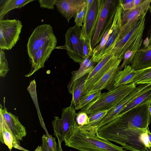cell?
Masks as SVG:
<instances>
[{
  "mask_svg": "<svg viewBox=\"0 0 151 151\" xmlns=\"http://www.w3.org/2000/svg\"><path fill=\"white\" fill-rule=\"evenodd\" d=\"M147 129L138 128L118 115L96 131V134L130 151H151Z\"/></svg>",
  "mask_w": 151,
  "mask_h": 151,
  "instance_id": "cell-1",
  "label": "cell"
},
{
  "mask_svg": "<svg viewBox=\"0 0 151 151\" xmlns=\"http://www.w3.org/2000/svg\"><path fill=\"white\" fill-rule=\"evenodd\" d=\"M65 145L80 151H126L110 141L80 128L77 124L65 136Z\"/></svg>",
  "mask_w": 151,
  "mask_h": 151,
  "instance_id": "cell-2",
  "label": "cell"
},
{
  "mask_svg": "<svg viewBox=\"0 0 151 151\" xmlns=\"http://www.w3.org/2000/svg\"><path fill=\"white\" fill-rule=\"evenodd\" d=\"M147 13L137 19L129 31L119 40L110 54L123 60L125 53L128 51L134 56L142 46Z\"/></svg>",
  "mask_w": 151,
  "mask_h": 151,
  "instance_id": "cell-3",
  "label": "cell"
},
{
  "mask_svg": "<svg viewBox=\"0 0 151 151\" xmlns=\"http://www.w3.org/2000/svg\"><path fill=\"white\" fill-rule=\"evenodd\" d=\"M137 85L132 83L101 93L96 101L86 109L80 110L78 113L83 112L87 114H91L100 111L109 110L132 92Z\"/></svg>",
  "mask_w": 151,
  "mask_h": 151,
  "instance_id": "cell-4",
  "label": "cell"
},
{
  "mask_svg": "<svg viewBox=\"0 0 151 151\" xmlns=\"http://www.w3.org/2000/svg\"><path fill=\"white\" fill-rule=\"evenodd\" d=\"M22 27L19 19L0 20V49L9 50L14 46L19 39Z\"/></svg>",
  "mask_w": 151,
  "mask_h": 151,
  "instance_id": "cell-5",
  "label": "cell"
},
{
  "mask_svg": "<svg viewBox=\"0 0 151 151\" xmlns=\"http://www.w3.org/2000/svg\"><path fill=\"white\" fill-rule=\"evenodd\" d=\"M81 30V27L76 25L70 27L65 35V45L59 47L66 50L69 57L75 62L79 63L86 59L83 51V41L80 39Z\"/></svg>",
  "mask_w": 151,
  "mask_h": 151,
  "instance_id": "cell-6",
  "label": "cell"
},
{
  "mask_svg": "<svg viewBox=\"0 0 151 151\" xmlns=\"http://www.w3.org/2000/svg\"><path fill=\"white\" fill-rule=\"evenodd\" d=\"M111 25L112 32L107 42L99 53L94 57L91 58V60L99 63L106 56L110 54L120 38L122 29L121 16L122 8L121 0H118Z\"/></svg>",
  "mask_w": 151,
  "mask_h": 151,
  "instance_id": "cell-7",
  "label": "cell"
},
{
  "mask_svg": "<svg viewBox=\"0 0 151 151\" xmlns=\"http://www.w3.org/2000/svg\"><path fill=\"white\" fill-rule=\"evenodd\" d=\"M77 113L75 107L72 103L70 106L63 109L60 119L55 116L52 122L55 135L61 142L70 129L77 124L75 120Z\"/></svg>",
  "mask_w": 151,
  "mask_h": 151,
  "instance_id": "cell-8",
  "label": "cell"
},
{
  "mask_svg": "<svg viewBox=\"0 0 151 151\" xmlns=\"http://www.w3.org/2000/svg\"><path fill=\"white\" fill-rule=\"evenodd\" d=\"M86 10L81 27L80 39L91 40L98 22L100 12V0H86Z\"/></svg>",
  "mask_w": 151,
  "mask_h": 151,
  "instance_id": "cell-9",
  "label": "cell"
},
{
  "mask_svg": "<svg viewBox=\"0 0 151 151\" xmlns=\"http://www.w3.org/2000/svg\"><path fill=\"white\" fill-rule=\"evenodd\" d=\"M54 35L52 28L50 24H45L37 26L29 37L27 44L29 58Z\"/></svg>",
  "mask_w": 151,
  "mask_h": 151,
  "instance_id": "cell-10",
  "label": "cell"
},
{
  "mask_svg": "<svg viewBox=\"0 0 151 151\" xmlns=\"http://www.w3.org/2000/svg\"><path fill=\"white\" fill-rule=\"evenodd\" d=\"M119 59L115 57L114 54H110L98 63L93 70L88 73L85 83L84 95L92 90L96 83L117 62Z\"/></svg>",
  "mask_w": 151,
  "mask_h": 151,
  "instance_id": "cell-11",
  "label": "cell"
},
{
  "mask_svg": "<svg viewBox=\"0 0 151 151\" xmlns=\"http://www.w3.org/2000/svg\"><path fill=\"white\" fill-rule=\"evenodd\" d=\"M57 39L54 34L40 48L37 50L31 58L30 71L25 75L29 77L40 69L44 67L45 62L47 60L57 44Z\"/></svg>",
  "mask_w": 151,
  "mask_h": 151,
  "instance_id": "cell-12",
  "label": "cell"
},
{
  "mask_svg": "<svg viewBox=\"0 0 151 151\" xmlns=\"http://www.w3.org/2000/svg\"><path fill=\"white\" fill-rule=\"evenodd\" d=\"M151 0H145L135 9L123 10L121 16L122 29L120 39L130 29L134 22L140 16L147 12L150 9Z\"/></svg>",
  "mask_w": 151,
  "mask_h": 151,
  "instance_id": "cell-13",
  "label": "cell"
},
{
  "mask_svg": "<svg viewBox=\"0 0 151 151\" xmlns=\"http://www.w3.org/2000/svg\"><path fill=\"white\" fill-rule=\"evenodd\" d=\"M4 108L0 106V122L11 131L18 140H22L27 134L25 128L20 123L18 116L8 111L5 106V98H4Z\"/></svg>",
  "mask_w": 151,
  "mask_h": 151,
  "instance_id": "cell-14",
  "label": "cell"
},
{
  "mask_svg": "<svg viewBox=\"0 0 151 151\" xmlns=\"http://www.w3.org/2000/svg\"><path fill=\"white\" fill-rule=\"evenodd\" d=\"M112 1L111 0H100L99 15L91 40V46L93 50L100 42L105 32L104 27L109 16Z\"/></svg>",
  "mask_w": 151,
  "mask_h": 151,
  "instance_id": "cell-15",
  "label": "cell"
},
{
  "mask_svg": "<svg viewBox=\"0 0 151 151\" xmlns=\"http://www.w3.org/2000/svg\"><path fill=\"white\" fill-rule=\"evenodd\" d=\"M86 0H57L55 5L58 11L67 21L76 18L86 4Z\"/></svg>",
  "mask_w": 151,
  "mask_h": 151,
  "instance_id": "cell-16",
  "label": "cell"
},
{
  "mask_svg": "<svg viewBox=\"0 0 151 151\" xmlns=\"http://www.w3.org/2000/svg\"><path fill=\"white\" fill-rule=\"evenodd\" d=\"M137 75L136 70L132 68L130 65H126L122 70L119 71L106 89L110 91L120 86L132 83Z\"/></svg>",
  "mask_w": 151,
  "mask_h": 151,
  "instance_id": "cell-17",
  "label": "cell"
},
{
  "mask_svg": "<svg viewBox=\"0 0 151 151\" xmlns=\"http://www.w3.org/2000/svg\"><path fill=\"white\" fill-rule=\"evenodd\" d=\"M130 65L136 70L151 66V48L144 47L138 50Z\"/></svg>",
  "mask_w": 151,
  "mask_h": 151,
  "instance_id": "cell-18",
  "label": "cell"
},
{
  "mask_svg": "<svg viewBox=\"0 0 151 151\" xmlns=\"http://www.w3.org/2000/svg\"><path fill=\"white\" fill-rule=\"evenodd\" d=\"M122 60L121 59H119L117 62L111 67L96 83L92 90L89 93L101 91L104 89H106L119 72V65Z\"/></svg>",
  "mask_w": 151,
  "mask_h": 151,
  "instance_id": "cell-19",
  "label": "cell"
},
{
  "mask_svg": "<svg viewBox=\"0 0 151 151\" xmlns=\"http://www.w3.org/2000/svg\"><path fill=\"white\" fill-rule=\"evenodd\" d=\"M96 63L90 58H86L83 62L79 63V69L71 72L70 80L67 85L69 93L71 94L72 88L74 82L77 79L90 73L94 68Z\"/></svg>",
  "mask_w": 151,
  "mask_h": 151,
  "instance_id": "cell-20",
  "label": "cell"
},
{
  "mask_svg": "<svg viewBox=\"0 0 151 151\" xmlns=\"http://www.w3.org/2000/svg\"><path fill=\"white\" fill-rule=\"evenodd\" d=\"M88 73L76 80L72 86L71 93L72 98L71 103L75 108L84 96L85 83Z\"/></svg>",
  "mask_w": 151,
  "mask_h": 151,
  "instance_id": "cell-21",
  "label": "cell"
},
{
  "mask_svg": "<svg viewBox=\"0 0 151 151\" xmlns=\"http://www.w3.org/2000/svg\"><path fill=\"white\" fill-rule=\"evenodd\" d=\"M34 0H0V20L11 10L23 7Z\"/></svg>",
  "mask_w": 151,
  "mask_h": 151,
  "instance_id": "cell-22",
  "label": "cell"
},
{
  "mask_svg": "<svg viewBox=\"0 0 151 151\" xmlns=\"http://www.w3.org/2000/svg\"><path fill=\"white\" fill-rule=\"evenodd\" d=\"M149 101H151V85L145 91L137 97L124 108L118 115H121L134 107L145 104Z\"/></svg>",
  "mask_w": 151,
  "mask_h": 151,
  "instance_id": "cell-23",
  "label": "cell"
},
{
  "mask_svg": "<svg viewBox=\"0 0 151 151\" xmlns=\"http://www.w3.org/2000/svg\"><path fill=\"white\" fill-rule=\"evenodd\" d=\"M109 111H100L90 114L88 116L89 123L80 128L91 133L96 134L94 131L95 126Z\"/></svg>",
  "mask_w": 151,
  "mask_h": 151,
  "instance_id": "cell-24",
  "label": "cell"
},
{
  "mask_svg": "<svg viewBox=\"0 0 151 151\" xmlns=\"http://www.w3.org/2000/svg\"><path fill=\"white\" fill-rule=\"evenodd\" d=\"M101 94V91H99L84 95L75 108L76 110L86 109L96 101Z\"/></svg>",
  "mask_w": 151,
  "mask_h": 151,
  "instance_id": "cell-25",
  "label": "cell"
},
{
  "mask_svg": "<svg viewBox=\"0 0 151 151\" xmlns=\"http://www.w3.org/2000/svg\"><path fill=\"white\" fill-rule=\"evenodd\" d=\"M137 75L132 83L136 85L151 84V66L136 70Z\"/></svg>",
  "mask_w": 151,
  "mask_h": 151,
  "instance_id": "cell-26",
  "label": "cell"
},
{
  "mask_svg": "<svg viewBox=\"0 0 151 151\" xmlns=\"http://www.w3.org/2000/svg\"><path fill=\"white\" fill-rule=\"evenodd\" d=\"M9 70L4 50L0 49V76L4 77Z\"/></svg>",
  "mask_w": 151,
  "mask_h": 151,
  "instance_id": "cell-27",
  "label": "cell"
},
{
  "mask_svg": "<svg viewBox=\"0 0 151 151\" xmlns=\"http://www.w3.org/2000/svg\"><path fill=\"white\" fill-rule=\"evenodd\" d=\"M111 32L112 29L111 26L104 34L99 44L93 49V55L91 58L94 57L99 53L106 44Z\"/></svg>",
  "mask_w": 151,
  "mask_h": 151,
  "instance_id": "cell-28",
  "label": "cell"
},
{
  "mask_svg": "<svg viewBox=\"0 0 151 151\" xmlns=\"http://www.w3.org/2000/svg\"><path fill=\"white\" fill-rule=\"evenodd\" d=\"M76 121L78 125L81 127L89 123L88 116L85 113H78L76 117Z\"/></svg>",
  "mask_w": 151,
  "mask_h": 151,
  "instance_id": "cell-29",
  "label": "cell"
},
{
  "mask_svg": "<svg viewBox=\"0 0 151 151\" xmlns=\"http://www.w3.org/2000/svg\"><path fill=\"white\" fill-rule=\"evenodd\" d=\"M83 51L86 59L92 57L93 51L91 46V40L86 39L83 41Z\"/></svg>",
  "mask_w": 151,
  "mask_h": 151,
  "instance_id": "cell-30",
  "label": "cell"
},
{
  "mask_svg": "<svg viewBox=\"0 0 151 151\" xmlns=\"http://www.w3.org/2000/svg\"><path fill=\"white\" fill-rule=\"evenodd\" d=\"M86 10V4L75 18V25L79 27H82L83 23Z\"/></svg>",
  "mask_w": 151,
  "mask_h": 151,
  "instance_id": "cell-31",
  "label": "cell"
},
{
  "mask_svg": "<svg viewBox=\"0 0 151 151\" xmlns=\"http://www.w3.org/2000/svg\"><path fill=\"white\" fill-rule=\"evenodd\" d=\"M57 0H40L39 2L40 6L42 8H46L53 10Z\"/></svg>",
  "mask_w": 151,
  "mask_h": 151,
  "instance_id": "cell-32",
  "label": "cell"
},
{
  "mask_svg": "<svg viewBox=\"0 0 151 151\" xmlns=\"http://www.w3.org/2000/svg\"><path fill=\"white\" fill-rule=\"evenodd\" d=\"M123 10H128L135 9V6L134 0H121Z\"/></svg>",
  "mask_w": 151,
  "mask_h": 151,
  "instance_id": "cell-33",
  "label": "cell"
},
{
  "mask_svg": "<svg viewBox=\"0 0 151 151\" xmlns=\"http://www.w3.org/2000/svg\"><path fill=\"white\" fill-rule=\"evenodd\" d=\"M47 136L48 143L52 151H58V145L55 141V138L50 134Z\"/></svg>",
  "mask_w": 151,
  "mask_h": 151,
  "instance_id": "cell-34",
  "label": "cell"
},
{
  "mask_svg": "<svg viewBox=\"0 0 151 151\" xmlns=\"http://www.w3.org/2000/svg\"><path fill=\"white\" fill-rule=\"evenodd\" d=\"M46 135L44 134L42 137V147L43 151H52L49 146Z\"/></svg>",
  "mask_w": 151,
  "mask_h": 151,
  "instance_id": "cell-35",
  "label": "cell"
},
{
  "mask_svg": "<svg viewBox=\"0 0 151 151\" xmlns=\"http://www.w3.org/2000/svg\"><path fill=\"white\" fill-rule=\"evenodd\" d=\"M146 132L148 136L149 144L151 148V133L149 130V127L147 128Z\"/></svg>",
  "mask_w": 151,
  "mask_h": 151,
  "instance_id": "cell-36",
  "label": "cell"
},
{
  "mask_svg": "<svg viewBox=\"0 0 151 151\" xmlns=\"http://www.w3.org/2000/svg\"><path fill=\"white\" fill-rule=\"evenodd\" d=\"M144 47H147L151 48V34L149 38H148L147 45L146 46Z\"/></svg>",
  "mask_w": 151,
  "mask_h": 151,
  "instance_id": "cell-37",
  "label": "cell"
},
{
  "mask_svg": "<svg viewBox=\"0 0 151 151\" xmlns=\"http://www.w3.org/2000/svg\"><path fill=\"white\" fill-rule=\"evenodd\" d=\"M143 1V0H134V2L135 6H138Z\"/></svg>",
  "mask_w": 151,
  "mask_h": 151,
  "instance_id": "cell-38",
  "label": "cell"
},
{
  "mask_svg": "<svg viewBox=\"0 0 151 151\" xmlns=\"http://www.w3.org/2000/svg\"><path fill=\"white\" fill-rule=\"evenodd\" d=\"M35 151H43L42 147L38 146L35 150Z\"/></svg>",
  "mask_w": 151,
  "mask_h": 151,
  "instance_id": "cell-39",
  "label": "cell"
},
{
  "mask_svg": "<svg viewBox=\"0 0 151 151\" xmlns=\"http://www.w3.org/2000/svg\"><path fill=\"white\" fill-rule=\"evenodd\" d=\"M149 110L150 114L151 115V105H150L149 107Z\"/></svg>",
  "mask_w": 151,
  "mask_h": 151,
  "instance_id": "cell-40",
  "label": "cell"
},
{
  "mask_svg": "<svg viewBox=\"0 0 151 151\" xmlns=\"http://www.w3.org/2000/svg\"><path fill=\"white\" fill-rule=\"evenodd\" d=\"M63 150L62 148H58V151H63Z\"/></svg>",
  "mask_w": 151,
  "mask_h": 151,
  "instance_id": "cell-41",
  "label": "cell"
},
{
  "mask_svg": "<svg viewBox=\"0 0 151 151\" xmlns=\"http://www.w3.org/2000/svg\"><path fill=\"white\" fill-rule=\"evenodd\" d=\"M150 9V12H151V6H150V9Z\"/></svg>",
  "mask_w": 151,
  "mask_h": 151,
  "instance_id": "cell-42",
  "label": "cell"
},
{
  "mask_svg": "<svg viewBox=\"0 0 151 151\" xmlns=\"http://www.w3.org/2000/svg\"><path fill=\"white\" fill-rule=\"evenodd\" d=\"M70 151H71V150H70Z\"/></svg>",
  "mask_w": 151,
  "mask_h": 151,
  "instance_id": "cell-43",
  "label": "cell"
}]
</instances>
